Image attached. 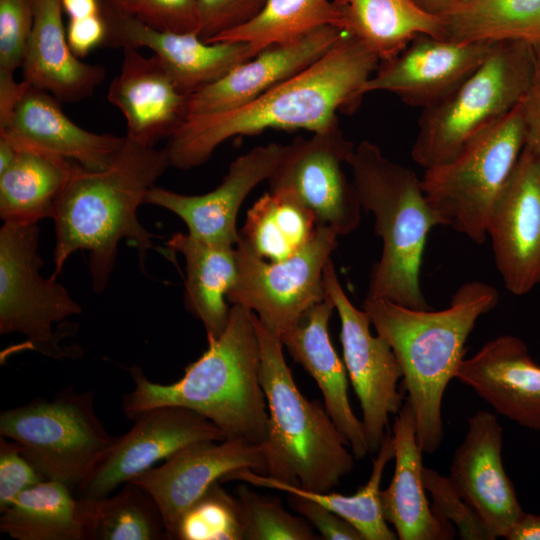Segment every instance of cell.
Instances as JSON below:
<instances>
[{"label":"cell","mask_w":540,"mask_h":540,"mask_svg":"<svg viewBox=\"0 0 540 540\" xmlns=\"http://www.w3.org/2000/svg\"><path fill=\"white\" fill-rule=\"evenodd\" d=\"M67 41L79 58L87 56L92 50L106 46L108 24L104 15L70 18L66 27Z\"/></svg>","instance_id":"cell-45"},{"label":"cell","mask_w":540,"mask_h":540,"mask_svg":"<svg viewBox=\"0 0 540 540\" xmlns=\"http://www.w3.org/2000/svg\"><path fill=\"white\" fill-rule=\"evenodd\" d=\"M63 12L68 18H81L102 14V0H60Z\"/></svg>","instance_id":"cell-49"},{"label":"cell","mask_w":540,"mask_h":540,"mask_svg":"<svg viewBox=\"0 0 540 540\" xmlns=\"http://www.w3.org/2000/svg\"><path fill=\"white\" fill-rule=\"evenodd\" d=\"M487 236L509 292L521 296L540 284V165L526 145L491 214Z\"/></svg>","instance_id":"cell-16"},{"label":"cell","mask_w":540,"mask_h":540,"mask_svg":"<svg viewBox=\"0 0 540 540\" xmlns=\"http://www.w3.org/2000/svg\"><path fill=\"white\" fill-rule=\"evenodd\" d=\"M28 86L24 80L17 82L14 72L0 69V131L9 124Z\"/></svg>","instance_id":"cell-47"},{"label":"cell","mask_w":540,"mask_h":540,"mask_svg":"<svg viewBox=\"0 0 540 540\" xmlns=\"http://www.w3.org/2000/svg\"><path fill=\"white\" fill-rule=\"evenodd\" d=\"M318 228L314 215L293 194L269 190L247 211L239 237L256 255L279 262L302 250Z\"/></svg>","instance_id":"cell-33"},{"label":"cell","mask_w":540,"mask_h":540,"mask_svg":"<svg viewBox=\"0 0 540 540\" xmlns=\"http://www.w3.org/2000/svg\"><path fill=\"white\" fill-rule=\"evenodd\" d=\"M467 1H469V0H450V4H449L447 9H449L450 7L456 6V5L463 4V3L467 2Z\"/></svg>","instance_id":"cell-51"},{"label":"cell","mask_w":540,"mask_h":540,"mask_svg":"<svg viewBox=\"0 0 540 540\" xmlns=\"http://www.w3.org/2000/svg\"><path fill=\"white\" fill-rule=\"evenodd\" d=\"M15 146L17 152L13 161L0 172V217L3 223L32 224L52 218L75 162Z\"/></svg>","instance_id":"cell-30"},{"label":"cell","mask_w":540,"mask_h":540,"mask_svg":"<svg viewBox=\"0 0 540 540\" xmlns=\"http://www.w3.org/2000/svg\"><path fill=\"white\" fill-rule=\"evenodd\" d=\"M423 484L432 499V511L442 521L454 524L461 539L494 540V536L460 495L451 479L423 467Z\"/></svg>","instance_id":"cell-39"},{"label":"cell","mask_w":540,"mask_h":540,"mask_svg":"<svg viewBox=\"0 0 540 540\" xmlns=\"http://www.w3.org/2000/svg\"><path fill=\"white\" fill-rule=\"evenodd\" d=\"M117 13L161 31L199 32L197 0H102ZM199 36V35H198Z\"/></svg>","instance_id":"cell-40"},{"label":"cell","mask_w":540,"mask_h":540,"mask_svg":"<svg viewBox=\"0 0 540 540\" xmlns=\"http://www.w3.org/2000/svg\"><path fill=\"white\" fill-rule=\"evenodd\" d=\"M62 12L60 0H34V24L22 65L24 81L60 102H77L94 93L106 71L72 51Z\"/></svg>","instance_id":"cell-27"},{"label":"cell","mask_w":540,"mask_h":540,"mask_svg":"<svg viewBox=\"0 0 540 540\" xmlns=\"http://www.w3.org/2000/svg\"><path fill=\"white\" fill-rule=\"evenodd\" d=\"M189 96L156 55L123 47L121 70L107 98L126 120V137L147 147L170 138L188 117Z\"/></svg>","instance_id":"cell-22"},{"label":"cell","mask_w":540,"mask_h":540,"mask_svg":"<svg viewBox=\"0 0 540 540\" xmlns=\"http://www.w3.org/2000/svg\"><path fill=\"white\" fill-rule=\"evenodd\" d=\"M37 223H3L0 229V333L18 332L32 349L61 358L62 335L54 324L82 312L54 278L40 274Z\"/></svg>","instance_id":"cell-10"},{"label":"cell","mask_w":540,"mask_h":540,"mask_svg":"<svg viewBox=\"0 0 540 540\" xmlns=\"http://www.w3.org/2000/svg\"><path fill=\"white\" fill-rule=\"evenodd\" d=\"M167 244L185 259L187 310L202 322L207 338L219 337L229 320L226 301L238 273L236 249L180 232Z\"/></svg>","instance_id":"cell-29"},{"label":"cell","mask_w":540,"mask_h":540,"mask_svg":"<svg viewBox=\"0 0 540 540\" xmlns=\"http://www.w3.org/2000/svg\"><path fill=\"white\" fill-rule=\"evenodd\" d=\"M416 1V0H415Z\"/></svg>","instance_id":"cell-52"},{"label":"cell","mask_w":540,"mask_h":540,"mask_svg":"<svg viewBox=\"0 0 540 540\" xmlns=\"http://www.w3.org/2000/svg\"><path fill=\"white\" fill-rule=\"evenodd\" d=\"M260 350V381L268 407L262 443L266 475L301 489L327 493L352 472L354 455L325 406L299 391L281 337L253 313Z\"/></svg>","instance_id":"cell-6"},{"label":"cell","mask_w":540,"mask_h":540,"mask_svg":"<svg viewBox=\"0 0 540 540\" xmlns=\"http://www.w3.org/2000/svg\"><path fill=\"white\" fill-rule=\"evenodd\" d=\"M85 540L168 539L162 513L141 486L126 482L113 496L79 497Z\"/></svg>","instance_id":"cell-35"},{"label":"cell","mask_w":540,"mask_h":540,"mask_svg":"<svg viewBox=\"0 0 540 540\" xmlns=\"http://www.w3.org/2000/svg\"><path fill=\"white\" fill-rule=\"evenodd\" d=\"M287 145L269 143L237 157L221 184L203 195H184L153 186L144 203L169 210L184 221L188 234L200 240L234 245L238 211L247 195L268 180L283 159Z\"/></svg>","instance_id":"cell-17"},{"label":"cell","mask_w":540,"mask_h":540,"mask_svg":"<svg viewBox=\"0 0 540 540\" xmlns=\"http://www.w3.org/2000/svg\"><path fill=\"white\" fill-rule=\"evenodd\" d=\"M536 49L525 41L492 45L482 63L452 92L422 108L411 157L424 169L446 163L526 96Z\"/></svg>","instance_id":"cell-7"},{"label":"cell","mask_w":540,"mask_h":540,"mask_svg":"<svg viewBox=\"0 0 540 540\" xmlns=\"http://www.w3.org/2000/svg\"><path fill=\"white\" fill-rule=\"evenodd\" d=\"M265 474L262 444L241 438L190 444L128 482L145 489L162 513L168 539H173L183 514L216 482L236 470Z\"/></svg>","instance_id":"cell-15"},{"label":"cell","mask_w":540,"mask_h":540,"mask_svg":"<svg viewBox=\"0 0 540 540\" xmlns=\"http://www.w3.org/2000/svg\"><path fill=\"white\" fill-rule=\"evenodd\" d=\"M504 538L507 540H540V515L523 511Z\"/></svg>","instance_id":"cell-48"},{"label":"cell","mask_w":540,"mask_h":540,"mask_svg":"<svg viewBox=\"0 0 540 540\" xmlns=\"http://www.w3.org/2000/svg\"><path fill=\"white\" fill-rule=\"evenodd\" d=\"M416 2L424 10L438 15L443 13L450 4V0H416Z\"/></svg>","instance_id":"cell-50"},{"label":"cell","mask_w":540,"mask_h":540,"mask_svg":"<svg viewBox=\"0 0 540 540\" xmlns=\"http://www.w3.org/2000/svg\"><path fill=\"white\" fill-rule=\"evenodd\" d=\"M467 424L449 478L494 538H504L523 509L504 469L503 430L497 416L488 411H477Z\"/></svg>","instance_id":"cell-18"},{"label":"cell","mask_w":540,"mask_h":540,"mask_svg":"<svg viewBox=\"0 0 540 540\" xmlns=\"http://www.w3.org/2000/svg\"><path fill=\"white\" fill-rule=\"evenodd\" d=\"M455 379L497 413L540 432V366L520 338L501 335L487 342L462 360Z\"/></svg>","instance_id":"cell-23"},{"label":"cell","mask_w":540,"mask_h":540,"mask_svg":"<svg viewBox=\"0 0 540 540\" xmlns=\"http://www.w3.org/2000/svg\"><path fill=\"white\" fill-rule=\"evenodd\" d=\"M498 299L494 287L471 281L460 286L449 306L439 311L412 309L386 299L363 302L371 325L400 364L425 453L435 452L442 443L443 395L464 359L467 338Z\"/></svg>","instance_id":"cell-3"},{"label":"cell","mask_w":540,"mask_h":540,"mask_svg":"<svg viewBox=\"0 0 540 540\" xmlns=\"http://www.w3.org/2000/svg\"><path fill=\"white\" fill-rule=\"evenodd\" d=\"M54 96L28 86L0 135L15 145L71 160L89 170H102L114 160L125 136L94 133L74 123Z\"/></svg>","instance_id":"cell-24"},{"label":"cell","mask_w":540,"mask_h":540,"mask_svg":"<svg viewBox=\"0 0 540 540\" xmlns=\"http://www.w3.org/2000/svg\"><path fill=\"white\" fill-rule=\"evenodd\" d=\"M339 12L338 28L363 41L383 62L395 59L416 37L444 39L438 14L415 0H333Z\"/></svg>","instance_id":"cell-28"},{"label":"cell","mask_w":540,"mask_h":540,"mask_svg":"<svg viewBox=\"0 0 540 540\" xmlns=\"http://www.w3.org/2000/svg\"><path fill=\"white\" fill-rule=\"evenodd\" d=\"M333 310L334 304L326 295L323 301L305 311L281 340L294 361L317 383L324 406L347 440L355 459H363L369 453L363 424L351 408L347 370L329 337L328 323Z\"/></svg>","instance_id":"cell-25"},{"label":"cell","mask_w":540,"mask_h":540,"mask_svg":"<svg viewBox=\"0 0 540 540\" xmlns=\"http://www.w3.org/2000/svg\"><path fill=\"white\" fill-rule=\"evenodd\" d=\"M236 497L241 508L245 540H314L307 521L287 512L279 499L240 485Z\"/></svg>","instance_id":"cell-38"},{"label":"cell","mask_w":540,"mask_h":540,"mask_svg":"<svg viewBox=\"0 0 540 540\" xmlns=\"http://www.w3.org/2000/svg\"><path fill=\"white\" fill-rule=\"evenodd\" d=\"M0 532L17 540H85L80 499L67 485L43 480L1 512Z\"/></svg>","instance_id":"cell-32"},{"label":"cell","mask_w":540,"mask_h":540,"mask_svg":"<svg viewBox=\"0 0 540 540\" xmlns=\"http://www.w3.org/2000/svg\"><path fill=\"white\" fill-rule=\"evenodd\" d=\"M173 539L244 540L241 508L220 481L214 483L180 518Z\"/></svg>","instance_id":"cell-37"},{"label":"cell","mask_w":540,"mask_h":540,"mask_svg":"<svg viewBox=\"0 0 540 540\" xmlns=\"http://www.w3.org/2000/svg\"><path fill=\"white\" fill-rule=\"evenodd\" d=\"M354 144L344 136L339 121L315 132L309 139L298 138L267 180L270 190L293 194L315 217L319 227L338 236L356 230L362 207L353 182L343 171Z\"/></svg>","instance_id":"cell-12"},{"label":"cell","mask_w":540,"mask_h":540,"mask_svg":"<svg viewBox=\"0 0 540 540\" xmlns=\"http://www.w3.org/2000/svg\"><path fill=\"white\" fill-rule=\"evenodd\" d=\"M376 453L368 482L353 495L307 491L251 469L231 472L223 481L239 480L254 486L310 498L349 521L361 533L364 540H395L397 535L388 526L380 498L382 476L387 463L394 458L395 453L390 430L387 431Z\"/></svg>","instance_id":"cell-31"},{"label":"cell","mask_w":540,"mask_h":540,"mask_svg":"<svg viewBox=\"0 0 540 540\" xmlns=\"http://www.w3.org/2000/svg\"><path fill=\"white\" fill-rule=\"evenodd\" d=\"M536 49V65L531 86L523 99L526 140L540 165V47Z\"/></svg>","instance_id":"cell-46"},{"label":"cell","mask_w":540,"mask_h":540,"mask_svg":"<svg viewBox=\"0 0 540 540\" xmlns=\"http://www.w3.org/2000/svg\"><path fill=\"white\" fill-rule=\"evenodd\" d=\"M337 237L332 229L319 227L302 250L279 262L256 255L239 237L235 248L238 273L227 301L249 309L281 337L305 311L326 298L324 270Z\"/></svg>","instance_id":"cell-11"},{"label":"cell","mask_w":540,"mask_h":540,"mask_svg":"<svg viewBox=\"0 0 540 540\" xmlns=\"http://www.w3.org/2000/svg\"><path fill=\"white\" fill-rule=\"evenodd\" d=\"M104 15L108 24L106 46L150 49L188 95L223 78L257 54L246 42L209 43L197 33L157 30L105 5Z\"/></svg>","instance_id":"cell-20"},{"label":"cell","mask_w":540,"mask_h":540,"mask_svg":"<svg viewBox=\"0 0 540 540\" xmlns=\"http://www.w3.org/2000/svg\"><path fill=\"white\" fill-rule=\"evenodd\" d=\"M34 24V0H0V69L22 67Z\"/></svg>","instance_id":"cell-41"},{"label":"cell","mask_w":540,"mask_h":540,"mask_svg":"<svg viewBox=\"0 0 540 540\" xmlns=\"http://www.w3.org/2000/svg\"><path fill=\"white\" fill-rule=\"evenodd\" d=\"M45 480L22 454L21 445L0 438V512L9 507L20 493Z\"/></svg>","instance_id":"cell-43"},{"label":"cell","mask_w":540,"mask_h":540,"mask_svg":"<svg viewBox=\"0 0 540 540\" xmlns=\"http://www.w3.org/2000/svg\"><path fill=\"white\" fill-rule=\"evenodd\" d=\"M324 287L340 318L344 364L360 402L369 453H376L389 430V415L403 405L397 388L402 370L390 345L372 335L367 313L347 297L331 259L325 266Z\"/></svg>","instance_id":"cell-13"},{"label":"cell","mask_w":540,"mask_h":540,"mask_svg":"<svg viewBox=\"0 0 540 540\" xmlns=\"http://www.w3.org/2000/svg\"><path fill=\"white\" fill-rule=\"evenodd\" d=\"M392 436L395 469L389 486L381 490L384 517L400 540L451 539L453 526L432 511L423 484L422 453L415 413L407 398L396 414Z\"/></svg>","instance_id":"cell-26"},{"label":"cell","mask_w":540,"mask_h":540,"mask_svg":"<svg viewBox=\"0 0 540 540\" xmlns=\"http://www.w3.org/2000/svg\"><path fill=\"white\" fill-rule=\"evenodd\" d=\"M207 340L208 348L176 382L155 383L139 367L128 368L135 388L123 397L124 415L133 420L151 408L181 406L213 422L227 438L262 444L268 410L253 312L233 304L225 330Z\"/></svg>","instance_id":"cell-4"},{"label":"cell","mask_w":540,"mask_h":540,"mask_svg":"<svg viewBox=\"0 0 540 540\" xmlns=\"http://www.w3.org/2000/svg\"><path fill=\"white\" fill-rule=\"evenodd\" d=\"M344 33L335 26L324 25L261 50L223 78L191 94L187 118L222 113L248 104L311 66Z\"/></svg>","instance_id":"cell-21"},{"label":"cell","mask_w":540,"mask_h":540,"mask_svg":"<svg viewBox=\"0 0 540 540\" xmlns=\"http://www.w3.org/2000/svg\"><path fill=\"white\" fill-rule=\"evenodd\" d=\"M363 211L371 212L382 252L374 264L365 299H386L419 310L431 309L420 286L429 231L442 225L429 204L421 179L364 140L347 160Z\"/></svg>","instance_id":"cell-5"},{"label":"cell","mask_w":540,"mask_h":540,"mask_svg":"<svg viewBox=\"0 0 540 540\" xmlns=\"http://www.w3.org/2000/svg\"><path fill=\"white\" fill-rule=\"evenodd\" d=\"M439 15L447 40H519L540 47V0H469Z\"/></svg>","instance_id":"cell-34"},{"label":"cell","mask_w":540,"mask_h":540,"mask_svg":"<svg viewBox=\"0 0 540 540\" xmlns=\"http://www.w3.org/2000/svg\"><path fill=\"white\" fill-rule=\"evenodd\" d=\"M289 505L303 516L326 540H364L361 533L345 518L319 504L296 494H288Z\"/></svg>","instance_id":"cell-44"},{"label":"cell","mask_w":540,"mask_h":540,"mask_svg":"<svg viewBox=\"0 0 540 540\" xmlns=\"http://www.w3.org/2000/svg\"><path fill=\"white\" fill-rule=\"evenodd\" d=\"M0 435L17 441L22 454L45 480L78 489L114 442L94 407V391H60L2 410Z\"/></svg>","instance_id":"cell-9"},{"label":"cell","mask_w":540,"mask_h":540,"mask_svg":"<svg viewBox=\"0 0 540 540\" xmlns=\"http://www.w3.org/2000/svg\"><path fill=\"white\" fill-rule=\"evenodd\" d=\"M133 420V427L115 437L92 474L78 489L80 497L107 496L190 444L227 438L213 422L181 406L151 408Z\"/></svg>","instance_id":"cell-14"},{"label":"cell","mask_w":540,"mask_h":540,"mask_svg":"<svg viewBox=\"0 0 540 540\" xmlns=\"http://www.w3.org/2000/svg\"><path fill=\"white\" fill-rule=\"evenodd\" d=\"M266 0H197L200 27L205 42L251 20Z\"/></svg>","instance_id":"cell-42"},{"label":"cell","mask_w":540,"mask_h":540,"mask_svg":"<svg viewBox=\"0 0 540 540\" xmlns=\"http://www.w3.org/2000/svg\"><path fill=\"white\" fill-rule=\"evenodd\" d=\"M339 19L333 0H266L251 20L215 37L209 43L246 42L258 53L324 25L338 28Z\"/></svg>","instance_id":"cell-36"},{"label":"cell","mask_w":540,"mask_h":540,"mask_svg":"<svg viewBox=\"0 0 540 540\" xmlns=\"http://www.w3.org/2000/svg\"><path fill=\"white\" fill-rule=\"evenodd\" d=\"M494 43L416 37L395 59L383 62L362 91L389 92L425 108L452 92L485 59Z\"/></svg>","instance_id":"cell-19"},{"label":"cell","mask_w":540,"mask_h":540,"mask_svg":"<svg viewBox=\"0 0 540 540\" xmlns=\"http://www.w3.org/2000/svg\"><path fill=\"white\" fill-rule=\"evenodd\" d=\"M169 166L166 148L147 147L126 136L105 169L89 170L75 163L52 217L56 236L52 278L62 272L75 251L86 250L93 290L101 293L109 282L122 239L137 249L144 271L152 235L138 220L137 209Z\"/></svg>","instance_id":"cell-2"},{"label":"cell","mask_w":540,"mask_h":540,"mask_svg":"<svg viewBox=\"0 0 540 540\" xmlns=\"http://www.w3.org/2000/svg\"><path fill=\"white\" fill-rule=\"evenodd\" d=\"M525 98V97H524ZM523 100L452 160L425 169L423 192L442 225L477 244L525 146Z\"/></svg>","instance_id":"cell-8"},{"label":"cell","mask_w":540,"mask_h":540,"mask_svg":"<svg viewBox=\"0 0 540 540\" xmlns=\"http://www.w3.org/2000/svg\"><path fill=\"white\" fill-rule=\"evenodd\" d=\"M378 56L348 33L311 66L239 108L193 116L169 138L170 165L188 170L204 164L214 150L234 136L267 129L312 133L351 114L364 96L362 88L379 67Z\"/></svg>","instance_id":"cell-1"}]
</instances>
